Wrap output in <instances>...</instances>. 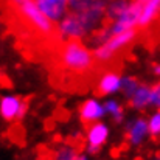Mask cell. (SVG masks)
Returning <instances> with one entry per match:
<instances>
[{"instance_id": "20", "label": "cell", "mask_w": 160, "mask_h": 160, "mask_svg": "<svg viewBox=\"0 0 160 160\" xmlns=\"http://www.w3.org/2000/svg\"><path fill=\"white\" fill-rule=\"evenodd\" d=\"M154 70H156V73H157V75H160V65H157Z\"/></svg>"}, {"instance_id": "23", "label": "cell", "mask_w": 160, "mask_h": 160, "mask_svg": "<svg viewBox=\"0 0 160 160\" xmlns=\"http://www.w3.org/2000/svg\"><path fill=\"white\" fill-rule=\"evenodd\" d=\"M159 106H160V104H159Z\"/></svg>"}, {"instance_id": "18", "label": "cell", "mask_w": 160, "mask_h": 160, "mask_svg": "<svg viewBox=\"0 0 160 160\" xmlns=\"http://www.w3.org/2000/svg\"><path fill=\"white\" fill-rule=\"evenodd\" d=\"M25 2H27V0H8V3L11 5V8H12V9L19 8V6H20L22 3H25Z\"/></svg>"}, {"instance_id": "15", "label": "cell", "mask_w": 160, "mask_h": 160, "mask_svg": "<svg viewBox=\"0 0 160 160\" xmlns=\"http://www.w3.org/2000/svg\"><path fill=\"white\" fill-rule=\"evenodd\" d=\"M104 109H106V110H109V112L115 117V120H117V121H118V120H121V113H123V110H121V107L118 106L115 101H109Z\"/></svg>"}, {"instance_id": "22", "label": "cell", "mask_w": 160, "mask_h": 160, "mask_svg": "<svg viewBox=\"0 0 160 160\" xmlns=\"http://www.w3.org/2000/svg\"><path fill=\"white\" fill-rule=\"evenodd\" d=\"M156 160H160V154H159V156H157V159H156Z\"/></svg>"}, {"instance_id": "9", "label": "cell", "mask_w": 160, "mask_h": 160, "mask_svg": "<svg viewBox=\"0 0 160 160\" xmlns=\"http://www.w3.org/2000/svg\"><path fill=\"white\" fill-rule=\"evenodd\" d=\"M129 3H131V0H109L106 11V23H110L115 19H118L126 11Z\"/></svg>"}, {"instance_id": "21", "label": "cell", "mask_w": 160, "mask_h": 160, "mask_svg": "<svg viewBox=\"0 0 160 160\" xmlns=\"http://www.w3.org/2000/svg\"><path fill=\"white\" fill-rule=\"evenodd\" d=\"M137 2H140V3H145V2H146V0H137Z\"/></svg>"}, {"instance_id": "17", "label": "cell", "mask_w": 160, "mask_h": 160, "mask_svg": "<svg viewBox=\"0 0 160 160\" xmlns=\"http://www.w3.org/2000/svg\"><path fill=\"white\" fill-rule=\"evenodd\" d=\"M151 103L160 104V82L151 87Z\"/></svg>"}, {"instance_id": "11", "label": "cell", "mask_w": 160, "mask_h": 160, "mask_svg": "<svg viewBox=\"0 0 160 160\" xmlns=\"http://www.w3.org/2000/svg\"><path fill=\"white\" fill-rule=\"evenodd\" d=\"M148 103H151V89L146 86H138L131 97V104L134 107H145Z\"/></svg>"}, {"instance_id": "7", "label": "cell", "mask_w": 160, "mask_h": 160, "mask_svg": "<svg viewBox=\"0 0 160 160\" xmlns=\"http://www.w3.org/2000/svg\"><path fill=\"white\" fill-rule=\"evenodd\" d=\"M22 104V100L20 98H16V97H5L0 103V113L5 120L11 121L14 117L19 115V109Z\"/></svg>"}, {"instance_id": "2", "label": "cell", "mask_w": 160, "mask_h": 160, "mask_svg": "<svg viewBox=\"0 0 160 160\" xmlns=\"http://www.w3.org/2000/svg\"><path fill=\"white\" fill-rule=\"evenodd\" d=\"M142 5L143 3H140L137 0H131L129 6L126 8V11L118 19H115L110 23H106L110 36H115V34L124 33L128 30L137 28L138 27V20H140V14H142Z\"/></svg>"}, {"instance_id": "19", "label": "cell", "mask_w": 160, "mask_h": 160, "mask_svg": "<svg viewBox=\"0 0 160 160\" xmlns=\"http://www.w3.org/2000/svg\"><path fill=\"white\" fill-rule=\"evenodd\" d=\"M27 106H28V103L27 101H22V104H20V109H19V118H22L23 115H25V112H27Z\"/></svg>"}, {"instance_id": "12", "label": "cell", "mask_w": 160, "mask_h": 160, "mask_svg": "<svg viewBox=\"0 0 160 160\" xmlns=\"http://www.w3.org/2000/svg\"><path fill=\"white\" fill-rule=\"evenodd\" d=\"M54 160H86V159L82 156H79L75 151V148L72 146V148H62V149H59L56 152Z\"/></svg>"}, {"instance_id": "10", "label": "cell", "mask_w": 160, "mask_h": 160, "mask_svg": "<svg viewBox=\"0 0 160 160\" xmlns=\"http://www.w3.org/2000/svg\"><path fill=\"white\" fill-rule=\"evenodd\" d=\"M149 131V126L146 124L145 120H137L134 124H131L129 128V132H128V138L131 143L137 145L143 140V137L146 135V132Z\"/></svg>"}, {"instance_id": "6", "label": "cell", "mask_w": 160, "mask_h": 160, "mask_svg": "<svg viewBox=\"0 0 160 160\" xmlns=\"http://www.w3.org/2000/svg\"><path fill=\"white\" fill-rule=\"evenodd\" d=\"M103 113H104V107L100 106V103H97L93 100L86 101L82 106L79 107V115H81V120H82V123L86 126L93 124V121H97Z\"/></svg>"}, {"instance_id": "4", "label": "cell", "mask_w": 160, "mask_h": 160, "mask_svg": "<svg viewBox=\"0 0 160 160\" xmlns=\"http://www.w3.org/2000/svg\"><path fill=\"white\" fill-rule=\"evenodd\" d=\"M39 9L53 22H61L67 16L68 0H34Z\"/></svg>"}, {"instance_id": "3", "label": "cell", "mask_w": 160, "mask_h": 160, "mask_svg": "<svg viewBox=\"0 0 160 160\" xmlns=\"http://www.w3.org/2000/svg\"><path fill=\"white\" fill-rule=\"evenodd\" d=\"M160 22V0H146L142 5V14L138 20V30L146 31L151 28H156Z\"/></svg>"}, {"instance_id": "14", "label": "cell", "mask_w": 160, "mask_h": 160, "mask_svg": "<svg viewBox=\"0 0 160 160\" xmlns=\"http://www.w3.org/2000/svg\"><path fill=\"white\" fill-rule=\"evenodd\" d=\"M148 126H149V132H151L154 137H159L160 135V112L152 115V118L149 120Z\"/></svg>"}, {"instance_id": "13", "label": "cell", "mask_w": 160, "mask_h": 160, "mask_svg": "<svg viewBox=\"0 0 160 160\" xmlns=\"http://www.w3.org/2000/svg\"><path fill=\"white\" fill-rule=\"evenodd\" d=\"M121 89L124 90L126 95L132 97L134 92L138 89V82H137L134 78H123V79H121Z\"/></svg>"}, {"instance_id": "1", "label": "cell", "mask_w": 160, "mask_h": 160, "mask_svg": "<svg viewBox=\"0 0 160 160\" xmlns=\"http://www.w3.org/2000/svg\"><path fill=\"white\" fill-rule=\"evenodd\" d=\"M53 65L58 72V78L67 79L68 87L86 89L89 82L98 72L93 53L78 39L61 41L53 48Z\"/></svg>"}, {"instance_id": "5", "label": "cell", "mask_w": 160, "mask_h": 160, "mask_svg": "<svg viewBox=\"0 0 160 160\" xmlns=\"http://www.w3.org/2000/svg\"><path fill=\"white\" fill-rule=\"evenodd\" d=\"M120 86H121V81H120V75L117 73V70H106L103 72L98 84L95 86V92L100 97H103V95L115 92Z\"/></svg>"}, {"instance_id": "16", "label": "cell", "mask_w": 160, "mask_h": 160, "mask_svg": "<svg viewBox=\"0 0 160 160\" xmlns=\"http://www.w3.org/2000/svg\"><path fill=\"white\" fill-rule=\"evenodd\" d=\"M90 2H93V0H68V8H70V11H79V9L86 8Z\"/></svg>"}, {"instance_id": "8", "label": "cell", "mask_w": 160, "mask_h": 160, "mask_svg": "<svg viewBox=\"0 0 160 160\" xmlns=\"http://www.w3.org/2000/svg\"><path fill=\"white\" fill-rule=\"evenodd\" d=\"M87 138H89V146H97L100 148L107 138V128L101 123H93L89 126V132H87Z\"/></svg>"}]
</instances>
